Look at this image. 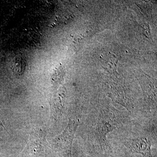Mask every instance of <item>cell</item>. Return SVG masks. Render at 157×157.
<instances>
[{"label":"cell","mask_w":157,"mask_h":157,"mask_svg":"<svg viewBox=\"0 0 157 157\" xmlns=\"http://www.w3.org/2000/svg\"><path fill=\"white\" fill-rule=\"evenodd\" d=\"M132 151L145 155H151V144L147 138L140 137L132 138L127 142Z\"/></svg>","instance_id":"cell-1"},{"label":"cell","mask_w":157,"mask_h":157,"mask_svg":"<svg viewBox=\"0 0 157 157\" xmlns=\"http://www.w3.org/2000/svg\"><path fill=\"white\" fill-rule=\"evenodd\" d=\"M115 128V125L109 120L102 119L99 121L98 126V131L100 137L103 144H107L106 135L109 132L113 131Z\"/></svg>","instance_id":"cell-2"}]
</instances>
